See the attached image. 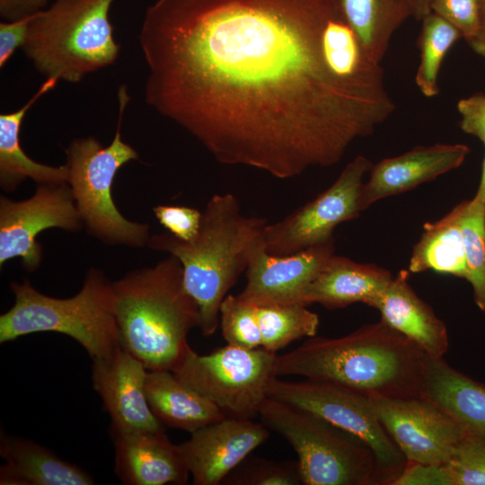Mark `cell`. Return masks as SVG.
<instances>
[{
  "label": "cell",
  "instance_id": "1",
  "mask_svg": "<svg viewBox=\"0 0 485 485\" xmlns=\"http://www.w3.org/2000/svg\"><path fill=\"white\" fill-rule=\"evenodd\" d=\"M328 0H155L145 101L220 163L290 179L341 161L394 112L358 75Z\"/></svg>",
  "mask_w": 485,
  "mask_h": 485
},
{
  "label": "cell",
  "instance_id": "2",
  "mask_svg": "<svg viewBox=\"0 0 485 485\" xmlns=\"http://www.w3.org/2000/svg\"><path fill=\"white\" fill-rule=\"evenodd\" d=\"M426 354L383 321L339 338L310 337L277 355L276 376L339 384L366 395L419 397Z\"/></svg>",
  "mask_w": 485,
  "mask_h": 485
},
{
  "label": "cell",
  "instance_id": "3",
  "mask_svg": "<svg viewBox=\"0 0 485 485\" xmlns=\"http://www.w3.org/2000/svg\"><path fill=\"white\" fill-rule=\"evenodd\" d=\"M268 224L265 218L242 215L232 193L215 194L202 212L193 240L184 242L169 232L150 237L149 248L168 252L181 262L185 288L199 309L198 328L204 336L216 332L221 304L254 251L263 246Z\"/></svg>",
  "mask_w": 485,
  "mask_h": 485
},
{
  "label": "cell",
  "instance_id": "4",
  "mask_svg": "<svg viewBox=\"0 0 485 485\" xmlns=\"http://www.w3.org/2000/svg\"><path fill=\"white\" fill-rule=\"evenodd\" d=\"M112 285L122 348L147 370H172L189 345V332L200 323L179 260L169 254L153 267L128 272Z\"/></svg>",
  "mask_w": 485,
  "mask_h": 485
},
{
  "label": "cell",
  "instance_id": "5",
  "mask_svg": "<svg viewBox=\"0 0 485 485\" xmlns=\"http://www.w3.org/2000/svg\"><path fill=\"white\" fill-rule=\"evenodd\" d=\"M112 283L103 271L92 268L76 295L57 298L39 292L28 279L12 282L14 304L0 315V343L53 331L76 340L93 361L110 357L122 348Z\"/></svg>",
  "mask_w": 485,
  "mask_h": 485
},
{
  "label": "cell",
  "instance_id": "6",
  "mask_svg": "<svg viewBox=\"0 0 485 485\" xmlns=\"http://www.w3.org/2000/svg\"><path fill=\"white\" fill-rule=\"evenodd\" d=\"M114 0H55L31 20L22 47L47 78L79 83L112 65L119 44L109 20Z\"/></svg>",
  "mask_w": 485,
  "mask_h": 485
},
{
  "label": "cell",
  "instance_id": "7",
  "mask_svg": "<svg viewBox=\"0 0 485 485\" xmlns=\"http://www.w3.org/2000/svg\"><path fill=\"white\" fill-rule=\"evenodd\" d=\"M259 419L297 455L304 485H387L371 447L323 418L268 397Z\"/></svg>",
  "mask_w": 485,
  "mask_h": 485
},
{
  "label": "cell",
  "instance_id": "8",
  "mask_svg": "<svg viewBox=\"0 0 485 485\" xmlns=\"http://www.w3.org/2000/svg\"><path fill=\"white\" fill-rule=\"evenodd\" d=\"M119 119L108 146L93 137L74 139L65 149L67 183L87 232L109 245L143 247L150 240L146 224L125 218L112 198L117 172L125 163L138 159L137 152L121 138V121L129 100L126 85L118 92Z\"/></svg>",
  "mask_w": 485,
  "mask_h": 485
},
{
  "label": "cell",
  "instance_id": "9",
  "mask_svg": "<svg viewBox=\"0 0 485 485\" xmlns=\"http://www.w3.org/2000/svg\"><path fill=\"white\" fill-rule=\"evenodd\" d=\"M276 356L261 347L249 349L228 344L200 355L188 345L171 371L225 417L252 419L269 397Z\"/></svg>",
  "mask_w": 485,
  "mask_h": 485
},
{
  "label": "cell",
  "instance_id": "10",
  "mask_svg": "<svg viewBox=\"0 0 485 485\" xmlns=\"http://www.w3.org/2000/svg\"><path fill=\"white\" fill-rule=\"evenodd\" d=\"M268 396L314 413L365 441L373 450L387 485L407 460L378 419L368 395L326 382H293L275 376Z\"/></svg>",
  "mask_w": 485,
  "mask_h": 485
},
{
  "label": "cell",
  "instance_id": "11",
  "mask_svg": "<svg viewBox=\"0 0 485 485\" xmlns=\"http://www.w3.org/2000/svg\"><path fill=\"white\" fill-rule=\"evenodd\" d=\"M372 165L367 157L356 156L315 198L283 219L268 224L263 234L265 250L269 254L284 256L334 240V229L357 218L362 211L363 180Z\"/></svg>",
  "mask_w": 485,
  "mask_h": 485
},
{
  "label": "cell",
  "instance_id": "12",
  "mask_svg": "<svg viewBox=\"0 0 485 485\" xmlns=\"http://www.w3.org/2000/svg\"><path fill=\"white\" fill-rule=\"evenodd\" d=\"M83 223L67 182L38 184L34 194L24 200L0 198V266L20 258L25 270L35 271L43 250L36 240L40 232L60 228L80 230Z\"/></svg>",
  "mask_w": 485,
  "mask_h": 485
},
{
  "label": "cell",
  "instance_id": "13",
  "mask_svg": "<svg viewBox=\"0 0 485 485\" xmlns=\"http://www.w3.org/2000/svg\"><path fill=\"white\" fill-rule=\"evenodd\" d=\"M382 426L401 450L407 463H446L463 428L427 399L369 396Z\"/></svg>",
  "mask_w": 485,
  "mask_h": 485
},
{
  "label": "cell",
  "instance_id": "14",
  "mask_svg": "<svg viewBox=\"0 0 485 485\" xmlns=\"http://www.w3.org/2000/svg\"><path fill=\"white\" fill-rule=\"evenodd\" d=\"M269 431L261 422L225 417L177 445L193 484L217 485L268 439Z\"/></svg>",
  "mask_w": 485,
  "mask_h": 485
},
{
  "label": "cell",
  "instance_id": "15",
  "mask_svg": "<svg viewBox=\"0 0 485 485\" xmlns=\"http://www.w3.org/2000/svg\"><path fill=\"white\" fill-rule=\"evenodd\" d=\"M333 254L334 240L284 256L260 246L250 259L245 287L237 295L255 306L304 304L306 289Z\"/></svg>",
  "mask_w": 485,
  "mask_h": 485
},
{
  "label": "cell",
  "instance_id": "16",
  "mask_svg": "<svg viewBox=\"0 0 485 485\" xmlns=\"http://www.w3.org/2000/svg\"><path fill=\"white\" fill-rule=\"evenodd\" d=\"M147 369L125 348L93 361L92 381L110 419L112 431H164L146 396Z\"/></svg>",
  "mask_w": 485,
  "mask_h": 485
},
{
  "label": "cell",
  "instance_id": "17",
  "mask_svg": "<svg viewBox=\"0 0 485 485\" xmlns=\"http://www.w3.org/2000/svg\"><path fill=\"white\" fill-rule=\"evenodd\" d=\"M469 153L464 144L418 146L373 163L361 190L362 211L378 200L410 190L460 167Z\"/></svg>",
  "mask_w": 485,
  "mask_h": 485
},
{
  "label": "cell",
  "instance_id": "18",
  "mask_svg": "<svg viewBox=\"0 0 485 485\" xmlns=\"http://www.w3.org/2000/svg\"><path fill=\"white\" fill-rule=\"evenodd\" d=\"M115 473L126 485L186 484L190 472L164 431H112Z\"/></svg>",
  "mask_w": 485,
  "mask_h": 485
},
{
  "label": "cell",
  "instance_id": "19",
  "mask_svg": "<svg viewBox=\"0 0 485 485\" xmlns=\"http://www.w3.org/2000/svg\"><path fill=\"white\" fill-rule=\"evenodd\" d=\"M392 278L378 265L333 254L306 289L303 304L339 309L362 303L375 308Z\"/></svg>",
  "mask_w": 485,
  "mask_h": 485
},
{
  "label": "cell",
  "instance_id": "20",
  "mask_svg": "<svg viewBox=\"0 0 485 485\" xmlns=\"http://www.w3.org/2000/svg\"><path fill=\"white\" fill-rule=\"evenodd\" d=\"M410 272L400 270L376 303L381 321L399 331L426 355L443 357L448 349L445 323L422 300L408 281Z\"/></svg>",
  "mask_w": 485,
  "mask_h": 485
},
{
  "label": "cell",
  "instance_id": "21",
  "mask_svg": "<svg viewBox=\"0 0 485 485\" xmlns=\"http://www.w3.org/2000/svg\"><path fill=\"white\" fill-rule=\"evenodd\" d=\"M420 396L465 433L485 440V384L456 370L443 357L426 355Z\"/></svg>",
  "mask_w": 485,
  "mask_h": 485
},
{
  "label": "cell",
  "instance_id": "22",
  "mask_svg": "<svg viewBox=\"0 0 485 485\" xmlns=\"http://www.w3.org/2000/svg\"><path fill=\"white\" fill-rule=\"evenodd\" d=\"M1 485H92L91 474L34 441L2 432Z\"/></svg>",
  "mask_w": 485,
  "mask_h": 485
},
{
  "label": "cell",
  "instance_id": "23",
  "mask_svg": "<svg viewBox=\"0 0 485 485\" xmlns=\"http://www.w3.org/2000/svg\"><path fill=\"white\" fill-rule=\"evenodd\" d=\"M145 391L153 414L163 425L192 433L225 417L171 370H147Z\"/></svg>",
  "mask_w": 485,
  "mask_h": 485
},
{
  "label": "cell",
  "instance_id": "24",
  "mask_svg": "<svg viewBox=\"0 0 485 485\" xmlns=\"http://www.w3.org/2000/svg\"><path fill=\"white\" fill-rule=\"evenodd\" d=\"M47 78L37 92L19 110L0 114V186L13 192L26 179L38 184L67 182L66 164L50 166L31 159L20 143V129L27 111L33 104L57 84Z\"/></svg>",
  "mask_w": 485,
  "mask_h": 485
},
{
  "label": "cell",
  "instance_id": "25",
  "mask_svg": "<svg viewBox=\"0 0 485 485\" xmlns=\"http://www.w3.org/2000/svg\"><path fill=\"white\" fill-rule=\"evenodd\" d=\"M354 31L364 49L381 63L396 31L410 17L406 0H328Z\"/></svg>",
  "mask_w": 485,
  "mask_h": 485
},
{
  "label": "cell",
  "instance_id": "26",
  "mask_svg": "<svg viewBox=\"0 0 485 485\" xmlns=\"http://www.w3.org/2000/svg\"><path fill=\"white\" fill-rule=\"evenodd\" d=\"M462 202L444 216L428 222L412 249L409 261L410 273L433 270L441 274L466 278V261L460 226Z\"/></svg>",
  "mask_w": 485,
  "mask_h": 485
},
{
  "label": "cell",
  "instance_id": "27",
  "mask_svg": "<svg viewBox=\"0 0 485 485\" xmlns=\"http://www.w3.org/2000/svg\"><path fill=\"white\" fill-rule=\"evenodd\" d=\"M463 39L461 32L448 21L435 13L421 20L418 38L420 61L415 75V83L427 98L439 94L438 84L441 65L449 49Z\"/></svg>",
  "mask_w": 485,
  "mask_h": 485
},
{
  "label": "cell",
  "instance_id": "28",
  "mask_svg": "<svg viewBox=\"0 0 485 485\" xmlns=\"http://www.w3.org/2000/svg\"><path fill=\"white\" fill-rule=\"evenodd\" d=\"M261 333V348L275 352L301 338L313 337L318 314L300 304L255 306Z\"/></svg>",
  "mask_w": 485,
  "mask_h": 485
},
{
  "label": "cell",
  "instance_id": "29",
  "mask_svg": "<svg viewBox=\"0 0 485 485\" xmlns=\"http://www.w3.org/2000/svg\"><path fill=\"white\" fill-rule=\"evenodd\" d=\"M460 226L463 239L466 280L471 284L473 300L485 309V207L473 198L462 201Z\"/></svg>",
  "mask_w": 485,
  "mask_h": 485
},
{
  "label": "cell",
  "instance_id": "30",
  "mask_svg": "<svg viewBox=\"0 0 485 485\" xmlns=\"http://www.w3.org/2000/svg\"><path fill=\"white\" fill-rule=\"evenodd\" d=\"M219 324L228 345L249 349L261 347L256 307L238 295H227L223 300Z\"/></svg>",
  "mask_w": 485,
  "mask_h": 485
},
{
  "label": "cell",
  "instance_id": "31",
  "mask_svg": "<svg viewBox=\"0 0 485 485\" xmlns=\"http://www.w3.org/2000/svg\"><path fill=\"white\" fill-rule=\"evenodd\" d=\"M227 485H300L303 484L297 461L275 462L263 458H245L222 481Z\"/></svg>",
  "mask_w": 485,
  "mask_h": 485
},
{
  "label": "cell",
  "instance_id": "32",
  "mask_svg": "<svg viewBox=\"0 0 485 485\" xmlns=\"http://www.w3.org/2000/svg\"><path fill=\"white\" fill-rule=\"evenodd\" d=\"M446 465L453 485H485V440L465 433Z\"/></svg>",
  "mask_w": 485,
  "mask_h": 485
},
{
  "label": "cell",
  "instance_id": "33",
  "mask_svg": "<svg viewBox=\"0 0 485 485\" xmlns=\"http://www.w3.org/2000/svg\"><path fill=\"white\" fill-rule=\"evenodd\" d=\"M431 10L452 23L468 44L480 30L479 0H433Z\"/></svg>",
  "mask_w": 485,
  "mask_h": 485
},
{
  "label": "cell",
  "instance_id": "34",
  "mask_svg": "<svg viewBox=\"0 0 485 485\" xmlns=\"http://www.w3.org/2000/svg\"><path fill=\"white\" fill-rule=\"evenodd\" d=\"M154 214L168 232L184 242L193 240L200 229L202 212L186 206L159 205Z\"/></svg>",
  "mask_w": 485,
  "mask_h": 485
},
{
  "label": "cell",
  "instance_id": "35",
  "mask_svg": "<svg viewBox=\"0 0 485 485\" xmlns=\"http://www.w3.org/2000/svg\"><path fill=\"white\" fill-rule=\"evenodd\" d=\"M392 485H453L446 463H407Z\"/></svg>",
  "mask_w": 485,
  "mask_h": 485
},
{
  "label": "cell",
  "instance_id": "36",
  "mask_svg": "<svg viewBox=\"0 0 485 485\" xmlns=\"http://www.w3.org/2000/svg\"><path fill=\"white\" fill-rule=\"evenodd\" d=\"M461 116L460 128L476 137L485 146V93H478L463 98L457 102Z\"/></svg>",
  "mask_w": 485,
  "mask_h": 485
},
{
  "label": "cell",
  "instance_id": "37",
  "mask_svg": "<svg viewBox=\"0 0 485 485\" xmlns=\"http://www.w3.org/2000/svg\"><path fill=\"white\" fill-rule=\"evenodd\" d=\"M0 23V67H4L18 48L25 42L29 25L34 15Z\"/></svg>",
  "mask_w": 485,
  "mask_h": 485
},
{
  "label": "cell",
  "instance_id": "38",
  "mask_svg": "<svg viewBox=\"0 0 485 485\" xmlns=\"http://www.w3.org/2000/svg\"><path fill=\"white\" fill-rule=\"evenodd\" d=\"M48 0H0V15L14 21L44 10Z\"/></svg>",
  "mask_w": 485,
  "mask_h": 485
},
{
  "label": "cell",
  "instance_id": "39",
  "mask_svg": "<svg viewBox=\"0 0 485 485\" xmlns=\"http://www.w3.org/2000/svg\"><path fill=\"white\" fill-rule=\"evenodd\" d=\"M480 1V30L476 38L469 45L472 50L485 57V0Z\"/></svg>",
  "mask_w": 485,
  "mask_h": 485
},
{
  "label": "cell",
  "instance_id": "40",
  "mask_svg": "<svg viewBox=\"0 0 485 485\" xmlns=\"http://www.w3.org/2000/svg\"><path fill=\"white\" fill-rule=\"evenodd\" d=\"M409 4L412 17L417 21H421L426 15L432 13L431 5L433 0H406Z\"/></svg>",
  "mask_w": 485,
  "mask_h": 485
},
{
  "label": "cell",
  "instance_id": "41",
  "mask_svg": "<svg viewBox=\"0 0 485 485\" xmlns=\"http://www.w3.org/2000/svg\"><path fill=\"white\" fill-rule=\"evenodd\" d=\"M472 198L485 207V154L482 162L480 184Z\"/></svg>",
  "mask_w": 485,
  "mask_h": 485
},
{
  "label": "cell",
  "instance_id": "42",
  "mask_svg": "<svg viewBox=\"0 0 485 485\" xmlns=\"http://www.w3.org/2000/svg\"><path fill=\"white\" fill-rule=\"evenodd\" d=\"M483 313H484V314H485V309H484Z\"/></svg>",
  "mask_w": 485,
  "mask_h": 485
}]
</instances>
